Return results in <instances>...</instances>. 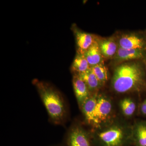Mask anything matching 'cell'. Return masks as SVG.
Instances as JSON below:
<instances>
[{"label": "cell", "instance_id": "7c38bea8", "mask_svg": "<svg viewBox=\"0 0 146 146\" xmlns=\"http://www.w3.org/2000/svg\"><path fill=\"white\" fill-rule=\"evenodd\" d=\"M97 38L93 45L84 54L90 67L104 63V58L102 54Z\"/></svg>", "mask_w": 146, "mask_h": 146}, {"label": "cell", "instance_id": "d6986e66", "mask_svg": "<svg viewBox=\"0 0 146 146\" xmlns=\"http://www.w3.org/2000/svg\"><path fill=\"white\" fill-rule=\"evenodd\" d=\"M144 62L145 63V68L146 69V56L143 59Z\"/></svg>", "mask_w": 146, "mask_h": 146}, {"label": "cell", "instance_id": "e0dca14e", "mask_svg": "<svg viewBox=\"0 0 146 146\" xmlns=\"http://www.w3.org/2000/svg\"><path fill=\"white\" fill-rule=\"evenodd\" d=\"M90 69L95 74L102 86L107 82L108 79V71L104 63L92 66Z\"/></svg>", "mask_w": 146, "mask_h": 146}, {"label": "cell", "instance_id": "8992f818", "mask_svg": "<svg viewBox=\"0 0 146 146\" xmlns=\"http://www.w3.org/2000/svg\"><path fill=\"white\" fill-rule=\"evenodd\" d=\"M71 29L75 39L76 53L84 54L93 45L98 36L83 31L79 28L76 24H72Z\"/></svg>", "mask_w": 146, "mask_h": 146}, {"label": "cell", "instance_id": "2e32d148", "mask_svg": "<svg viewBox=\"0 0 146 146\" xmlns=\"http://www.w3.org/2000/svg\"><path fill=\"white\" fill-rule=\"evenodd\" d=\"M120 106L123 114L127 117H131L136 110V103L130 98H125L121 100Z\"/></svg>", "mask_w": 146, "mask_h": 146}, {"label": "cell", "instance_id": "52a82bcc", "mask_svg": "<svg viewBox=\"0 0 146 146\" xmlns=\"http://www.w3.org/2000/svg\"><path fill=\"white\" fill-rule=\"evenodd\" d=\"M117 39L118 46L121 48L146 51V39L141 34L129 33L122 34Z\"/></svg>", "mask_w": 146, "mask_h": 146}, {"label": "cell", "instance_id": "5b68a950", "mask_svg": "<svg viewBox=\"0 0 146 146\" xmlns=\"http://www.w3.org/2000/svg\"><path fill=\"white\" fill-rule=\"evenodd\" d=\"M112 104L110 99L106 95L98 94L97 104L91 126L100 128L106 124L111 117Z\"/></svg>", "mask_w": 146, "mask_h": 146}, {"label": "cell", "instance_id": "9a60e30c", "mask_svg": "<svg viewBox=\"0 0 146 146\" xmlns=\"http://www.w3.org/2000/svg\"><path fill=\"white\" fill-rule=\"evenodd\" d=\"M90 68L91 67L84 55L76 53L70 68V71L73 75L85 72Z\"/></svg>", "mask_w": 146, "mask_h": 146}, {"label": "cell", "instance_id": "5bb4252c", "mask_svg": "<svg viewBox=\"0 0 146 146\" xmlns=\"http://www.w3.org/2000/svg\"><path fill=\"white\" fill-rule=\"evenodd\" d=\"M78 75L86 83L91 96L98 93L99 89L102 86L91 69Z\"/></svg>", "mask_w": 146, "mask_h": 146}, {"label": "cell", "instance_id": "6da1fadb", "mask_svg": "<svg viewBox=\"0 0 146 146\" xmlns=\"http://www.w3.org/2000/svg\"><path fill=\"white\" fill-rule=\"evenodd\" d=\"M111 87L119 94L146 91V74L143 63L138 60L125 62L116 66Z\"/></svg>", "mask_w": 146, "mask_h": 146}, {"label": "cell", "instance_id": "8fae6325", "mask_svg": "<svg viewBox=\"0 0 146 146\" xmlns=\"http://www.w3.org/2000/svg\"><path fill=\"white\" fill-rule=\"evenodd\" d=\"M131 129L132 145L146 146V121H138Z\"/></svg>", "mask_w": 146, "mask_h": 146}, {"label": "cell", "instance_id": "277c9868", "mask_svg": "<svg viewBox=\"0 0 146 146\" xmlns=\"http://www.w3.org/2000/svg\"><path fill=\"white\" fill-rule=\"evenodd\" d=\"M62 146H95L92 133L79 123H73L64 137Z\"/></svg>", "mask_w": 146, "mask_h": 146}, {"label": "cell", "instance_id": "9c48e42d", "mask_svg": "<svg viewBox=\"0 0 146 146\" xmlns=\"http://www.w3.org/2000/svg\"><path fill=\"white\" fill-rule=\"evenodd\" d=\"M72 83L75 95L80 108L84 102L90 98L91 95L86 83L79 76L73 75Z\"/></svg>", "mask_w": 146, "mask_h": 146}, {"label": "cell", "instance_id": "7a4b0ae2", "mask_svg": "<svg viewBox=\"0 0 146 146\" xmlns=\"http://www.w3.org/2000/svg\"><path fill=\"white\" fill-rule=\"evenodd\" d=\"M32 84L46 110L50 122L56 125H64L69 117V109L62 93L47 82L34 79Z\"/></svg>", "mask_w": 146, "mask_h": 146}, {"label": "cell", "instance_id": "ba28073f", "mask_svg": "<svg viewBox=\"0 0 146 146\" xmlns=\"http://www.w3.org/2000/svg\"><path fill=\"white\" fill-rule=\"evenodd\" d=\"M146 56L145 50L128 49L119 46L117 53L112 60L113 63L117 65L125 62L143 59Z\"/></svg>", "mask_w": 146, "mask_h": 146}, {"label": "cell", "instance_id": "30bf717a", "mask_svg": "<svg viewBox=\"0 0 146 146\" xmlns=\"http://www.w3.org/2000/svg\"><path fill=\"white\" fill-rule=\"evenodd\" d=\"M100 50L104 59H112L118 49L117 39L114 36L98 39Z\"/></svg>", "mask_w": 146, "mask_h": 146}, {"label": "cell", "instance_id": "ffe728a7", "mask_svg": "<svg viewBox=\"0 0 146 146\" xmlns=\"http://www.w3.org/2000/svg\"><path fill=\"white\" fill-rule=\"evenodd\" d=\"M50 146H62V145H51Z\"/></svg>", "mask_w": 146, "mask_h": 146}, {"label": "cell", "instance_id": "ac0fdd59", "mask_svg": "<svg viewBox=\"0 0 146 146\" xmlns=\"http://www.w3.org/2000/svg\"><path fill=\"white\" fill-rule=\"evenodd\" d=\"M140 112L141 115L146 117V98L140 105Z\"/></svg>", "mask_w": 146, "mask_h": 146}, {"label": "cell", "instance_id": "4fadbf2b", "mask_svg": "<svg viewBox=\"0 0 146 146\" xmlns=\"http://www.w3.org/2000/svg\"><path fill=\"white\" fill-rule=\"evenodd\" d=\"M98 95L97 93L92 95L84 102L80 108L83 113L85 122L91 126L92 125L94 119Z\"/></svg>", "mask_w": 146, "mask_h": 146}, {"label": "cell", "instance_id": "3957f363", "mask_svg": "<svg viewBox=\"0 0 146 146\" xmlns=\"http://www.w3.org/2000/svg\"><path fill=\"white\" fill-rule=\"evenodd\" d=\"M132 129L119 123H111L93 133L95 146L132 145Z\"/></svg>", "mask_w": 146, "mask_h": 146}]
</instances>
